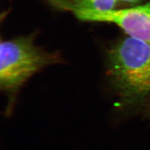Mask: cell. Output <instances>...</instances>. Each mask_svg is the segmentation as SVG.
<instances>
[{"label":"cell","mask_w":150,"mask_h":150,"mask_svg":"<svg viewBox=\"0 0 150 150\" xmlns=\"http://www.w3.org/2000/svg\"><path fill=\"white\" fill-rule=\"evenodd\" d=\"M108 75L126 104L134 105L150 96V45L126 36L108 54Z\"/></svg>","instance_id":"1"},{"label":"cell","mask_w":150,"mask_h":150,"mask_svg":"<svg viewBox=\"0 0 150 150\" xmlns=\"http://www.w3.org/2000/svg\"><path fill=\"white\" fill-rule=\"evenodd\" d=\"M34 35L2 41L0 48V86L9 95L16 93L33 75L59 62V56L41 49Z\"/></svg>","instance_id":"2"},{"label":"cell","mask_w":150,"mask_h":150,"mask_svg":"<svg viewBox=\"0 0 150 150\" xmlns=\"http://www.w3.org/2000/svg\"><path fill=\"white\" fill-rule=\"evenodd\" d=\"M79 19L83 21L104 22L114 24L128 36L150 45V3L120 9L100 11L70 6Z\"/></svg>","instance_id":"3"},{"label":"cell","mask_w":150,"mask_h":150,"mask_svg":"<svg viewBox=\"0 0 150 150\" xmlns=\"http://www.w3.org/2000/svg\"><path fill=\"white\" fill-rule=\"evenodd\" d=\"M118 0H74V3H71L66 1L63 6H73L81 8L91 10L105 11L115 9Z\"/></svg>","instance_id":"4"},{"label":"cell","mask_w":150,"mask_h":150,"mask_svg":"<svg viewBox=\"0 0 150 150\" xmlns=\"http://www.w3.org/2000/svg\"><path fill=\"white\" fill-rule=\"evenodd\" d=\"M118 1L126 4H134L139 2L142 0H118Z\"/></svg>","instance_id":"5"}]
</instances>
